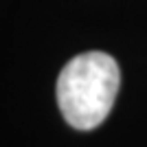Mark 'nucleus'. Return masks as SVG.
Here are the masks:
<instances>
[{
  "mask_svg": "<svg viewBox=\"0 0 147 147\" xmlns=\"http://www.w3.org/2000/svg\"><path fill=\"white\" fill-rule=\"evenodd\" d=\"M121 86L114 57L88 51L73 57L57 77V105L75 129H94L108 119Z\"/></svg>",
  "mask_w": 147,
  "mask_h": 147,
  "instance_id": "f257e3e1",
  "label": "nucleus"
}]
</instances>
